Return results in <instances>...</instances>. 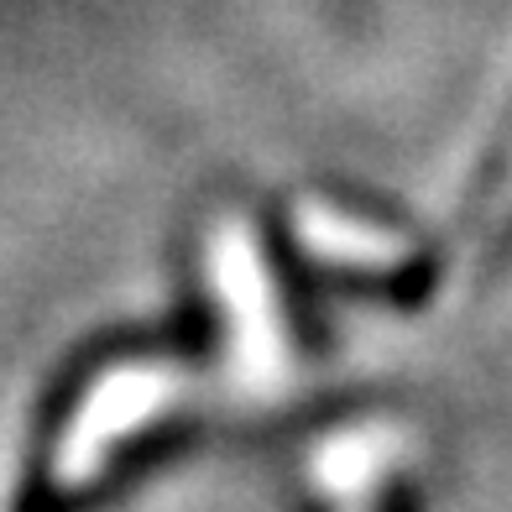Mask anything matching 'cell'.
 Instances as JSON below:
<instances>
[{"mask_svg":"<svg viewBox=\"0 0 512 512\" xmlns=\"http://www.w3.org/2000/svg\"><path fill=\"white\" fill-rule=\"evenodd\" d=\"M507 230H512V173H507L502 194H497V204H492V236H507Z\"/></svg>","mask_w":512,"mask_h":512,"instance_id":"cell-3","label":"cell"},{"mask_svg":"<svg viewBox=\"0 0 512 512\" xmlns=\"http://www.w3.org/2000/svg\"><path fill=\"white\" fill-rule=\"evenodd\" d=\"M220 277H225V293H230V314H236L241 345L251 356L272 361V351H277L272 298H267V277H262V262H256L246 230H225V241H220Z\"/></svg>","mask_w":512,"mask_h":512,"instance_id":"cell-2","label":"cell"},{"mask_svg":"<svg viewBox=\"0 0 512 512\" xmlns=\"http://www.w3.org/2000/svg\"><path fill=\"white\" fill-rule=\"evenodd\" d=\"M298 236L314 256L335 267H356V272H398L408 267V241L392 236V230L371 225V220H351L335 215L324 204H304L298 209Z\"/></svg>","mask_w":512,"mask_h":512,"instance_id":"cell-1","label":"cell"}]
</instances>
